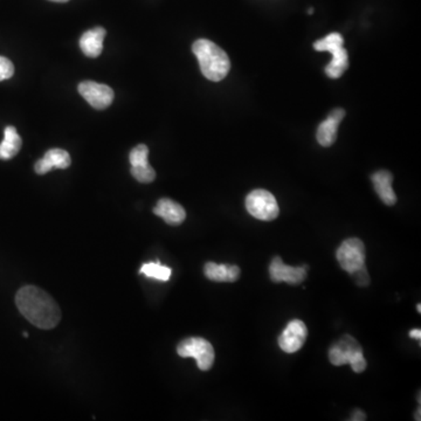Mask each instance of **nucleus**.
Segmentation results:
<instances>
[{
	"instance_id": "1",
	"label": "nucleus",
	"mask_w": 421,
	"mask_h": 421,
	"mask_svg": "<svg viewBox=\"0 0 421 421\" xmlns=\"http://www.w3.org/2000/svg\"><path fill=\"white\" fill-rule=\"evenodd\" d=\"M16 304L28 322L40 329H53L61 320L58 303L38 287H23L16 293Z\"/></svg>"
},
{
	"instance_id": "2",
	"label": "nucleus",
	"mask_w": 421,
	"mask_h": 421,
	"mask_svg": "<svg viewBox=\"0 0 421 421\" xmlns=\"http://www.w3.org/2000/svg\"><path fill=\"white\" fill-rule=\"evenodd\" d=\"M192 52L197 56L200 71L207 80L219 82L230 73V58L223 48L210 40H197L192 46Z\"/></svg>"
},
{
	"instance_id": "3",
	"label": "nucleus",
	"mask_w": 421,
	"mask_h": 421,
	"mask_svg": "<svg viewBox=\"0 0 421 421\" xmlns=\"http://www.w3.org/2000/svg\"><path fill=\"white\" fill-rule=\"evenodd\" d=\"M177 352L183 358H195L199 369L210 370L215 363V349L208 341L202 337H190L184 339L177 346Z\"/></svg>"
},
{
	"instance_id": "4",
	"label": "nucleus",
	"mask_w": 421,
	"mask_h": 421,
	"mask_svg": "<svg viewBox=\"0 0 421 421\" xmlns=\"http://www.w3.org/2000/svg\"><path fill=\"white\" fill-rule=\"evenodd\" d=\"M246 208L250 215L263 221L278 218V204L274 195L266 190H254L247 195Z\"/></svg>"
},
{
	"instance_id": "5",
	"label": "nucleus",
	"mask_w": 421,
	"mask_h": 421,
	"mask_svg": "<svg viewBox=\"0 0 421 421\" xmlns=\"http://www.w3.org/2000/svg\"><path fill=\"white\" fill-rule=\"evenodd\" d=\"M336 256L342 269L351 274L365 265V246L359 239H346L338 248Z\"/></svg>"
},
{
	"instance_id": "6",
	"label": "nucleus",
	"mask_w": 421,
	"mask_h": 421,
	"mask_svg": "<svg viewBox=\"0 0 421 421\" xmlns=\"http://www.w3.org/2000/svg\"><path fill=\"white\" fill-rule=\"evenodd\" d=\"M79 93L84 99L97 110H104L112 104L114 92L107 84H97L94 81H84L79 84Z\"/></svg>"
},
{
	"instance_id": "7",
	"label": "nucleus",
	"mask_w": 421,
	"mask_h": 421,
	"mask_svg": "<svg viewBox=\"0 0 421 421\" xmlns=\"http://www.w3.org/2000/svg\"><path fill=\"white\" fill-rule=\"evenodd\" d=\"M149 147L145 144H139L132 149L129 156L132 164V175L139 183H152L156 178V171L149 164Z\"/></svg>"
},
{
	"instance_id": "8",
	"label": "nucleus",
	"mask_w": 421,
	"mask_h": 421,
	"mask_svg": "<svg viewBox=\"0 0 421 421\" xmlns=\"http://www.w3.org/2000/svg\"><path fill=\"white\" fill-rule=\"evenodd\" d=\"M308 329L302 321L294 320L286 326L278 337V346L287 354H294L302 348L306 342Z\"/></svg>"
},
{
	"instance_id": "9",
	"label": "nucleus",
	"mask_w": 421,
	"mask_h": 421,
	"mask_svg": "<svg viewBox=\"0 0 421 421\" xmlns=\"http://www.w3.org/2000/svg\"><path fill=\"white\" fill-rule=\"evenodd\" d=\"M270 278L273 282H287L289 285H300L306 278V268L287 266L280 256H275L269 266Z\"/></svg>"
},
{
	"instance_id": "10",
	"label": "nucleus",
	"mask_w": 421,
	"mask_h": 421,
	"mask_svg": "<svg viewBox=\"0 0 421 421\" xmlns=\"http://www.w3.org/2000/svg\"><path fill=\"white\" fill-rule=\"evenodd\" d=\"M359 354H363L362 346L358 344L354 337L344 336L337 344L330 348V363L336 366L346 365L352 362Z\"/></svg>"
},
{
	"instance_id": "11",
	"label": "nucleus",
	"mask_w": 421,
	"mask_h": 421,
	"mask_svg": "<svg viewBox=\"0 0 421 421\" xmlns=\"http://www.w3.org/2000/svg\"><path fill=\"white\" fill-rule=\"evenodd\" d=\"M72 163L71 156L62 149H51L36 163L34 170L38 175H46L53 169H67Z\"/></svg>"
},
{
	"instance_id": "12",
	"label": "nucleus",
	"mask_w": 421,
	"mask_h": 421,
	"mask_svg": "<svg viewBox=\"0 0 421 421\" xmlns=\"http://www.w3.org/2000/svg\"><path fill=\"white\" fill-rule=\"evenodd\" d=\"M154 213L171 226H178L187 218V212L184 210V207L171 199L167 198L158 200V203L154 208Z\"/></svg>"
},
{
	"instance_id": "13",
	"label": "nucleus",
	"mask_w": 421,
	"mask_h": 421,
	"mask_svg": "<svg viewBox=\"0 0 421 421\" xmlns=\"http://www.w3.org/2000/svg\"><path fill=\"white\" fill-rule=\"evenodd\" d=\"M107 31L104 27H95L84 32L80 39V47L88 58H97L104 51V40Z\"/></svg>"
},
{
	"instance_id": "14",
	"label": "nucleus",
	"mask_w": 421,
	"mask_h": 421,
	"mask_svg": "<svg viewBox=\"0 0 421 421\" xmlns=\"http://www.w3.org/2000/svg\"><path fill=\"white\" fill-rule=\"evenodd\" d=\"M392 182H394V177L391 175V172L385 171V170L376 172L372 176L374 190L379 195V198L382 199L383 203L389 206H392L397 203V195L392 189Z\"/></svg>"
},
{
	"instance_id": "15",
	"label": "nucleus",
	"mask_w": 421,
	"mask_h": 421,
	"mask_svg": "<svg viewBox=\"0 0 421 421\" xmlns=\"http://www.w3.org/2000/svg\"><path fill=\"white\" fill-rule=\"evenodd\" d=\"M204 274L215 282H235L240 278V268L230 265L207 263L204 267Z\"/></svg>"
},
{
	"instance_id": "16",
	"label": "nucleus",
	"mask_w": 421,
	"mask_h": 421,
	"mask_svg": "<svg viewBox=\"0 0 421 421\" xmlns=\"http://www.w3.org/2000/svg\"><path fill=\"white\" fill-rule=\"evenodd\" d=\"M21 137L12 125L5 128L4 139L0 143V159L8 160L14 157L21 149Z\"/></svg>"
},
{
	"instance_id": "17",
	"label": "nucleus",
	"mask_w": 421,
	"mask_h": 421,
	"mask_svg": "<svg viewBox=\"0 0 421 421\" xmlns=\"http://www.w3.org/2000/svg\"><path fill=\"white\" fill-rule=\"evenodd\" d=\"M333 54V59L330 64L326 67V75L331 79H338L344 74L348 67H349V56L346 49L343 47L335 49Z\"/></svg>"
},
{
	"instance_id": "18",
	"label": "nucleus",
	"mask_w": 421,
	"mask_h": 421,
	"mask_svg": "<svg viewBox=\"0 0 421 421\" xmlns=\"http://www.w3.org/2000/svg\"><path fill=\"white\" fill-rule=\"evenodd\" d=\"M339 123L341 122H338L336 119L328 116V119L320 124V127H318L317 135H316L318 143L321 144L322 147H326L333 145L336 139H337V130Z\"/></svg>"
},
{
	"instance_id": "19",
	"label": "nucleus",
	"mask_w": 421,
	"mask_h": 421,
	"mask_svg": "<svg viewBox=\"0 0 421 421\" xmlns=\"http://www.w3.org/2000/svg\"><path fill=\"white\" fill-rule=\"evenodd\" d=\"M139 273L145 275L147 278H156L159 281H167L171 278L172 270L157 261V263H144L143 266L141 267Z\"/></svg>"
},
{
	"instance_id": "20",
	"label": "nucleus",
	"mask_w": 421,
	"mask_h": 421,
	"mask_svg": "<svg viewBox=\"0 0 421 421\" xmlns=\"http://www.w3.org/2000/svg\"><path fill=\"white\" fill-rule=\"evenodd\" d=\"M344 39L339 33H331L323 39L318 40L314 44V48L317 52H334L335 49L343 47Z\"/></svg>"
},
{
	"instance_id": "21",
	"label": "nucleus",
	"mask_w": 421,
	"mask_h": 421,
	"mask_svg": "<svg viewBox=\"0 0 421 421\" xmlns=\"http://www.w3.org/2000/svg\"><path fill=\"white\" fill-rule=\"evenodd\" d=\"M14 74V66L4 56H0V81L10 79Z\"/></svg>"
},
{
	"instance_id": "22",
	"label": "nucleus",
	"mask_w": 421,
	"mask_h": 421,
	"mask_svg": "<svg viewBox=\"0 0 421 421\" xmlns=\"http://www.w3.org/2000/svg\"><path fill=\"white\" fill-rule=\"evenodd\" d=\"M351 275H354V280H356V282H357V285H359V286L365 287L369 285L370 278L369 275H368V270H366L365 265L361 267V268L356 270V272H354V273H351Z\"/></svg>"
},
{
	"instance_id": "23",
	"label": "nucleus",
	"mask_w": 421,
	"mask_h": 421,
	"mask_svg": "<svg viewBox=\"0 0 421 421\" xmlns=\"http://www.w3.org/2000/svg\"><path fill=\"white\" fill-rule=\"evenodd\" d=\"M350 365L356 374H362L363 371L366 369V361L363 354H359L354 358L352 362L350 363Z\"/></svg>"
},
{
	"instance_id": "24",
	"label": "nucleus",
	"mask_w": 421,
	"mask_h": 421,
	"mask_svg": "<svg viewBox=\"0 0 421 421\" xmlns=\"http://www.w3.org/2000/svg\"><path fill=\"white\" fill-rule=\"evenodd\" d=\"M329 116L338 121V122H342V119L346 116V112L343 109H335L334 112H331Z\"/></svg>"
},
{
	"instance_id": "25",
	"label": "nucleus",
	"mask_w": 421,
	"mask_h": 421,
	"mask_svg": "<svg viewBox=\"0 0 421 421\" xmlns=\"http://www.w3.org/2000/svg\"><path fill=\"white\" fill-rule=\"evenodd\" d=\"M366 416L364 412H362L361 409H356L354 413H352V417H351V420L358 421V420H365Z\"/></svg>"
},
{
	"instance_id": "26",
	"label": "nucleus",
	"mask_w": 421,
	"mask_h": 421,
	"mask_svg": "<svg viewBox=\"0 0 421 421\" xmlns=\"http://www.w3.org/2000/svg\"><path fill=\"white\" fill-rule=\"evenodd\" d=\"M409 337L414 338V339H418V341H420L421 339V331L420 329H413L411 333H409Z\"/></svg>"
},
{
	"instance_id": "27",
	"label": "nucleus",
	"mask_w": 421,
	"mask_h": 421,
	"mask_svg": "<svg viewBox=\"0 0 421 421\" xmlns=\"http://www.w3.org/2000/svg\"><path fill=\"white\" fill-rule=\"evenodd\" d=\"M416 420H420V409H418V412L416 413Z\"/></svg>"
},
{
	"instance_id": "28",
	"label": "nucleus",
	"mask_w": 421,
	"mask_h": 421,
	"mask_svg": "<svg viewBox=\"0 0 421 421\" xmlns=\"http://www.w3.org/2000/svg\"><path fill=\"white\" fill-rule=\"evenodd\" d=\"M49 1H54V3H67L69 0H49Z\"/></svg>"
},
{
	"instance_id": "29",
	"label": "nucleus",
	"mask_w": 421,
	"mask_h": 421,
	"mask_svg": "<svg viewBox=\"0 0 421 421\" xmlns=\"http://www.w3.org/2000/svg\"><path fill=\"white\" fill-rule=\"evenodd\" d=\"M314 12V8H309V11H308V13H309V14H311V13Z\"/></svg>"
},
{
	"instance_id": "30",
	"label": "nucleus",
	"mask_w": 421,
	"mask_h": 421,
	"mask_svg": "<svg viewBox=\"0 0 421 421\" xmlns=\"http://www.w3.org/2000/svg\"><path fill=\"white\" fill-rule=\"evenodd\" d=\"M417 309H418V311H419V313H421V306H420V304H418V306H417Z\"/></svg>"
}]
</instances>
